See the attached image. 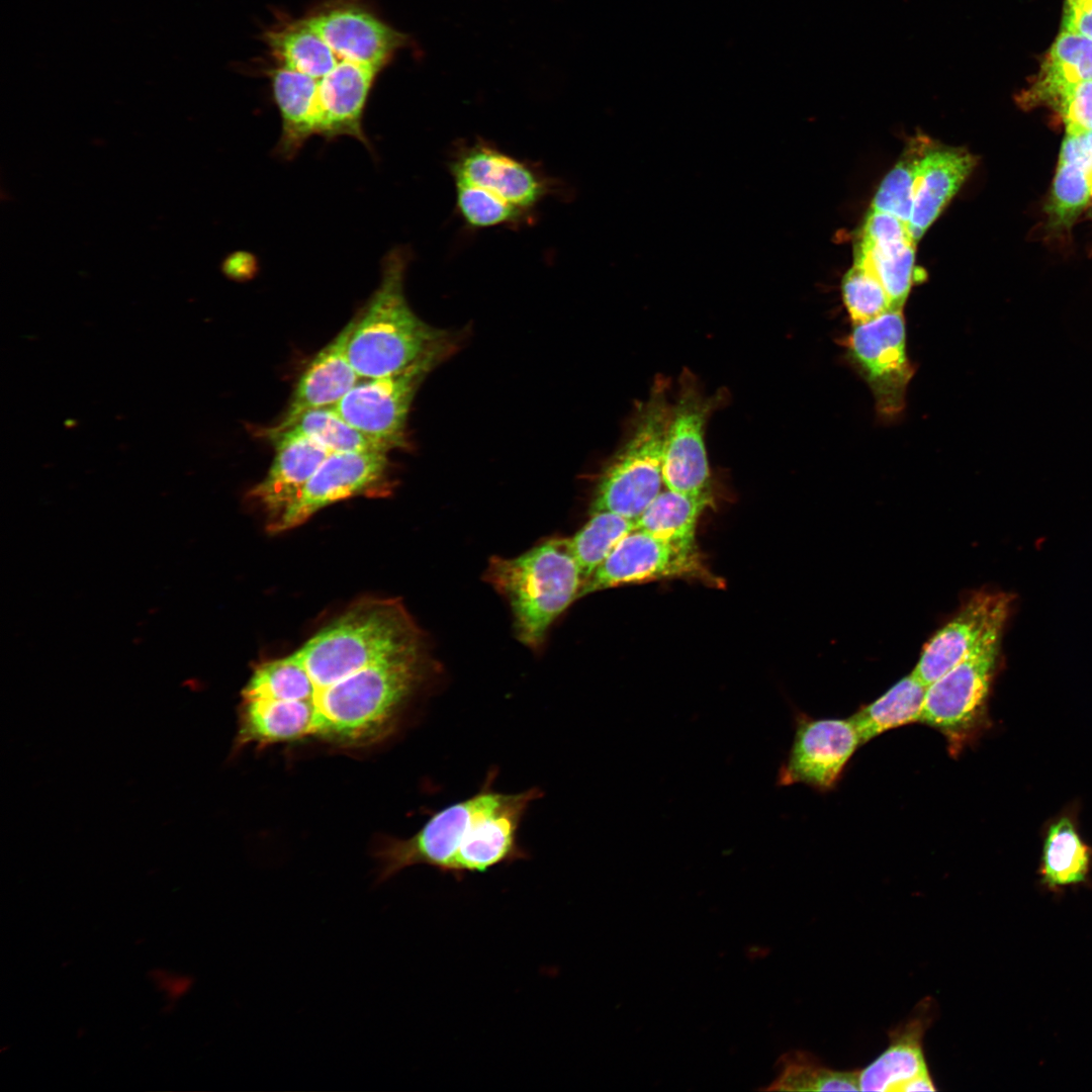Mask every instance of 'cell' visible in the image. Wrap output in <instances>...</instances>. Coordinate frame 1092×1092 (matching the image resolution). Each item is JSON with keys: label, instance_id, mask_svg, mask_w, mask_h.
Returning a JSON list of instances; mask_svg holds the SVG:
<instances>
[{"label": "cell", "instance_id": "1", "mask_svg": "<svg viewBox=\"0 0 1092 1092\" xmlns=\"http://www.w3.org/2000/svg\"><path fill=\"white\" fill-rule=\"evenodd\" d=\"M429 671L425 647L368 665L316 692L303 704L263 701L274 743L316 739L357 748L388 736Z\"/></svg>", "mask_w": 1092, "mask_h": 1092}, {"label": "cell", "instance_id": "2", "mask_svg": "<svg viewBox=\"0 0 1092 1092\" xmlns=\"http://www.w3.org/2000/svg\"><path fill=\"white\" fill-rule=\"evenodd\" d=\"M539 797L537 788L505 794L484 786L437 812L412 837L387 842L377 854L378 883L411 866L462 875L525 857L518 831L529 805Z\"/></svg>", "mask_w": 1092, "mask_h": 1092}, {"label": "cell", "instance_id": "3", "mask_svg": "<svg viewBox=\"0 0 1092 1092\" xmlns=\"http://www.w3.org/2000/svg\"><path fill=\"white\" fill-rule=\"evenodd\" d=\"M424 647L419 628L396 599H365L310 638L296 656L316 692L380 660ZM286 704V703H284Z\"/></svg>", "mask_w": 1092, "mask_h": 1092}, {"label": "cell", "instance_id": "4", "mask_svg": "<svg viewBox=\"0 0 1092 1092\" xmlns=\"http://www.w3.org/2000/svg\"><path fill=\"white\" fill-rule=\"evenodd\" d=\"M406 251H390L382 263L381 281L361 314L348 344V357L360 378L399 372L436 352L449 351L446 332L423 322L404 295Z\"/></svg>", "mask_w": 1092, "mask_h": 1092}, {"label": "cell", "instance_id": "5", "mask_svg": "<svg viewBox=\"0 0 1092 1092\" xmlns=\"http://www.w3.org/2000/svg\"><path fill=\"white\" fill-rule=\"evenodd\" d=\"M485 579L509 602L518 639L538 648L568 606L579 599L584 578L568 538H551L514 557H492Z\"/></svg>", "mask_w": 1092, "mask_h": 1092}, {"label": "cell", "instance_id": "6", "mask_svg": "<svg viewBox=\"0 0 1092 1092\" xmlns=\"http://www.w3.org/2000/svg\"><path fill=\"white\" fill-rule=\"evenodd\" d=\"M664 376L639 401L629 438L605 468L590 513L612 512L637 520L661 491L662 466L671 404Z\"/></svg>", "mask_w": 1092, "mask_h": 1092}, {"label": "cell", "instance_id": "7", "mask_svg": "<svg viewBox=\"0 0 1092 1092\" xmlns=\"http://www.w3.org/2000/svg\"><path fill=\"white\" fill-rule=\"evenodd\" d=\"M1003 631L1004 627L991 630L966 657L926 688L920 722L945 737L953 756L986 721Z\"/></svg>", "mask_w": 1092, "mask_h": 1092}, {"label": "cell", "instance_id": "8", "mask_svg": "<svg viewBox=\"0 0 1092 1092\" xmlns=\"http://www.w3.org/2000/svg\"><path fill=\"white\" fill-rule=\"evenodd\" d=\"M844 346L849 364L874 396L877 414L885 420L896 418L905 407L906 390L914 375L907 355L903 309H890L853 325Z\"/></svg>", "mask_w": 1092, "mask_h": 1092}, {"label": "cell", "instance_id": "9", "mask_svg": "<svg viewBox=\"0 0 1092 1092\" xmlns=\"http://www.w3.org/2000/svg\"><path fill=\"white\" fill-rule=\"evenodd\" d=\"M727 392L707 394L696 375L685 369L666 433L662 480L667 489L700 495L710 491L705 428L713 413L726 402Z\"/></svg>", "mask_w": 1092, "mask_h": 1092}, {"label": "cell", "instance_id": "10", "mask_svg": "<svg viewBox=\"0 0 1092 1092\" xmlns=\"http://www.w3.org/2000/svg\"><path fill=\"white\" fill-rule=\"evenodd\" d=\"M448 351H440L389 375L358 382L335 411L352 427L387 450L405 445V425L415 394Z\"/></svg>", "mask_w": 1092, "mask_h": 1092}, {"label": "cell", "instance_id": "11", "mask_svg": "<svg viewBox=\"0 0 1092 1092\" xmlns=\"http://www.w3.org/2000/svg\"><path fill=\"white\" fill-rule=\"evenodd\" d=\"M388 474L385 451L333 452L305 483L294 502L269 524L272 532L292 529L321 509L367 493H380Z\"/></svg>", "mask_w": 1092, "mask_h": 1092}, {"label": "cell", "instance_id": "12", "mask_svg": "<svg viewBox=\"0 0 1092 1092\" xmlns=\"http://www.w3.org/2000/svg\"><path fill=\"white\" fill-rule=\"evenodd\" d=\"M795 735L778 772V786L804 784L820 792L831 790L860 745L850 719L795 718Z\"/></svg>", "mask_w": 1092, "mask_h": 1092}, {"label": "cell", "instance_id": "13", "mask_svg": "<svg viewBox=\"0 0 1092 1092\" xmlns=\"http://www.w3.org/2000/svg\"><path fill=\"white\" fill-rule=\"evenodd\" d=\"M937 1014V1002L926 996L905 1020L889 1029L888 1046L858 1070L859 1091H936L924 1056L923 1038Z\"/></svg>", "mask_w": 1092, "mask_h": 1092}, {"label": "cell", "instance_id": "14", "mask_svg": "<svg viewBox=\"0 0 1092 1092\" xmlns=\"http://www.w3.org/2000/svg\"><path fill=\"white\" fill-rule=\"evenodd\" d=\"M703 574L697 548L680 547L636 529L584 582L579 598L621 584Z\"/></svg>", "mask_w": 1092, "mask_h": 1092}, {"label": "cell", "instance_id": "15", "mask_svg": "<svg viewBox=\"0 0 1092 1092\" xmlns=\"http://www.w3.org/2000/svg\"><path fill=\"white\" fill-rule=\"evenodd\" d=\"M1013 598L1003 592H977L924 645L912 671L924 685L936 680L966 657L994 628L1005 627Z\"/></svg>", "mask_w": 1092, "mask_h": 1092}, {"label": "cell", "instance_id": "16", "mask_svg": "<svg viewBox=\"0 0 1092 1092\" xmlns=\"http://www.w3.org/2000/svg\"><path fill=\"white\" fill-rule=\"evenodd\" d=\"M450 171L455 185L480 188L525 215L548 192L545 179L530 165L484 143L462 148Z\"/></svg>", "mask_w": 1092, "mask_h": 1092}, {"label": "cell", "instance_id": "17", "mask_svg": "<svg viewBox=\"0 0 1092 1092\" xmlns=\"http://www.w3.org/2000/svg\"><path fill=\"white\" fill-rule=\"evenodd\" d=\"M304 21L341 58L382 70L407 35L354 3L326 7Z\"/></svg>", "mask_w": 1092, "mask_h": 1092}, {"label": "cell", "instance_id": "18", "mask_svg": "<svg viewBox=\"0 0 1092 1092\" xmlns=\"http://www.w3.org/2000/svg\"><path fill=\"white\" fill-rule=\"evenodd\" d=\"M380 71L342 58L333 71L317 79V135L328 140L348 135L370 148L362 122Z\"/></svg>", "mask_w": 1092, "mask_h": 1092}, {"label": "cell", "instance_id": "19", "mask_svg": "<svg viewBox=\"0 0 1092 1092\" xmlns=\"http://www.w3.org/2000/svg\"><path fill=\"white\" fill-rule=\"evenodd\" d=\"M355 325L356 317L315 355L298 379L283 418L265 435L286 430L307 411L336 405L358 383L360 376L348 357Z\"/></svg>", "mask_w": 1092, "mask_h": 1092}, {"label": "cell", "instance_id": "20", "mask_svg": "<svg viewBox=\"0 0 1092 1092\" xmlns=\"http://www.w3.org/2000/svg\"><path fill=\"white\" fill-rule=\"evenodd\" d=\"M275 447L267 475L249 496L277 520L332 453L320 443L291 431L266 435ZM272 521V522H273Z\"/></svg>", "mask_w": 1092, "mask_h": 1092}, {"label": "cell", "instance_id": "21", "mask_svg": "<svg viewBox=\"0 0 1092 1092\" xmlns=\"http://www.w3.org/2000/svg\"><path fill=\"white\" fill-rule=\"evenodd\" d=\"M976 163V157L962 148L930 146L926 151L918 166L908 223L915 243L954 196Z\"/></svg>", "mask_w": 1092, "mask_h": 1092}, {"label": "cell", "instance_id": "22", "mask_svg": "<svg viewBox=\"0 0 1092 1092\" xmlns=\"http://www.w3.org/2000/svg\"><path fill=\"white\" fill-rule=\"evenodd\" d=\"M271 84L282 121L276 154L290 160L317 134V79L280 67L271 72Z\"/></svg>", "mask_w": 1092, "mask_h": 1092}, {"label": "cell", "instance_id": "23", "mask_svg": "<svg viewBox=\"0 0 1092 1092\" xmlns=\"http://www.w3.org/2000/svg\"><path fill=\"white\" fill-rule=\"evenodd\" d=\"M1092 80V38L1061 30L1022 99L1026 105H1051L1075 85Z\"/></svg>", "mask_w": 1092, "mask_h": 1092}, {"label": "cell", "instance_id": "24", "mask_svg": "<svg viewBox=\"0 0 1092 1092\" xmlns=\"http://www.w3.org/2000/svg\"><path fill=\"white\" fill-rule=\"evenodd\" d=\"M711 500V491L690 495L666 488L636 520L637 529L680 547L696 548L697 523Z\"/></svg>", "mask_w": 1092, "mask_h": 1092}, {"label": "cell", "instance_id": "25", "mask_svg": "<svg viewBox=\"0 0 1092 1092\" xmlns=\"http://www.w3.org/2000/svg\"><path fill=\"white\" fill-rule=\"evenodd\" d=\"M926 688L911 672L879 699L863 706L851 717L860 743L864 744L888 730L920 721Z\"/></svg>", "mask_w": 1092, "mask_h": 1092}, {"label": "cell", "instance_id": "26", "mask_svg": "<svg viewBox=\"0 0 1092 1092\" xmlns=\"http://www.w3.org/2000/svg\"><path fill=\"white\" fill-rule=\"evenodd\" d=\"M1091 849L1081 839L1074 823L1062 817L1046 831L1040 864L1041 883L1052 890L1086 881L1091 863Z\"/></svg>", "mask_w": 1092, "mask_h": 1092}, {"label": "cell", "instance_id": "27", "mask_svg": "<svg viewBox=\"0 0 1092 1092\" xmlns=\"http://www.w3.org/2000/svg\"><path fill=\"white\" fill-rule=\"evenodd\" d=\"M265 39L282 67L316 79L328 75L342 59L304 19L268 31Z\"/></svg>", "mask_w": 1092, "mask_h": 1092}, {"label": "cell", "instance_id": "28", "mask_svg": "<svg viewBox=\"0 0 1092 1092\" xmlns=\"http://www.w3.org/2000/svg\"><path fill=\"white\" fill-rule=\"evenodd\" d=\"M778 1075L764 1091H859L858 1070H835L806 1051H790L776 1063Z\"/></svg>", "mask_w": 1092, "mask_h": 1092}, {"label": "cell", "instance_id": "29", "mask_svg": "<svg viewBox=\"0 0 1092 1092\" xmlns=\"http://www.w3.org/2000/svg\"><path fill=\"white\" fill-rule=\"evenodd\" d=\"M915 242L857 244L854 262L871 269L884 286L891 309H903L914 281Z\"/></svg>", "mask_w": 1092, "mask_h": 1092}, {"label": "cell", "instance_id": "30", "mask_svg": "<svg viewBox=\"0 0 1092 1092\" xmlns=\"http://www.w3.org/2000/svg\"><path fill=\"white\" fill-rule=\"evenodd\" d=\"M636 529L635 520L616 513L592 514L588 522L574 536L568 538L570 549L584 582L604 563L616 546Z\"/></svg>", "mask_w": 1092, "mask_h": 1092}, {"label": "cell", "instance_id": "31", "mask_svg": "<svg viewBox=\"0 0 1092 1092\" xmlns=\"http://www.w3.org/2000/svg\"><path fill=\"white\" fill-rule=\"evenodd\" d=\"M1092 198V180L1079 166L1059 161L1049 199L1045 226L1054 235L1072 228Z\"/></svg>", "mask_w": 1092, "mask_h": 1092}, {"label": "cell", "instance_id": "32", "mask_svg": "<svg viewBox=\"0 0 1092 1092\" xmlns=\"http://www.w3.org/2000/svg\"><path fill=\"white\" fill-rule=\"evenodd\" d=\"M284 431L301 434L320 443L332 453L389 451L348 424L334 406L307 411Z\"/></svg>", "mask_w": 1092, "mask_h": 1092}, {"label": "cell", "instance_id": "33", "mask_svg": "<svg viewBox=\"0 0 1092 1092\" xmlns=\"http://www.w3.org/2000/svg\"><path fill=\"white\" fill-rule=\"evenodd\" d=\"M929 148L930 145L923 142L913 145L882 181L873 199L872 208L891 213L909 223L918 166Z\"/></svg>", "mask_w": 1092, "mask_h": 1092}, {"label": "cell", "instance_id": "34", "mask_svg": "<svg viewBox=\"0 0 1092 1092\" xmlns=\"http://www.w3.org/2000/svg\"><path fill=\"white\" fill-rule=\"evenodd\" d=\"M844 305L852 325L870 322L891 309L890 298L874 272L854 262L841 282Z\"/></svg>", "mask_w": 1092, "mask_h": 1092}, {"label": "cell", "instance_id": "35", "mask_svg": "<svg viewBox=\"0 0 1092 1092\" xmlns=\"http://www.w3.org/2000/svg\"><path fill=\"white\" fill-rule=\"evenodd\" d=\"M455 188L457 210L470 228L499 226L525 217L518 209L480 188L469 185H455Z\"/></svg>", "mask_w": 1092, "mask_h": 1092}, {"label": "cell", "instance_id": "36", "mask_svg": "<svg viewBox=\"0 0 1092 1092\" xmlns=\"http://www.w3.org/2000/svg\"><path fill=\"white\" fill-rule=\"evenodd\" d=\"M1055 109L1061 115L1067 134H1084L1092 130V80L1075 85L1067 91Z\"/></svg>", "mask_w": 1092, "mask_h": 1092}, {"label": "cell", "instance_id": "37", "mask_svg": "<svg viewBox=\"0 0 1092 1092\" xmlns=\"http://www.w3.org/2000/svg\"><path fill=\"white\" fill-rule=\"evenodd\" d=\"M905 240H913L907 222L891 213L871 208L857 244L874 245Z\"/></svg>", "mask_w": 1092, "mask_h": 1092}, {"label": "cell", "instance_id": "38", "mask_svg": "<svg viewBox=\"0 0 1092 1092\" xmlns=\"http://www.w3.org/2000/svg\"><path fill=\"white\" fill-rule=\"evenodd\" d=\"M1061 30L1092 38V0H1066Z\"/></svg>", "mask_w": 1092, "mask_h": 1092}, {"label": "cell", "instance_id": "39", "mask_svg": "<svg viewBox=\"0 0 1092 1092\" xmlns=\"http://www.w3.org/2000/svg\"><path fill=\"white\" fill-rule=\"evenodd\" d=\"M1059 161L1079 166L1092 180V153L1084 134H1066L1061 147Z\"/></svg>", "mask_w": 1092, "mask_h": 1092}, {"label": "cell", "instance_id": "40", "mask_svg": "<svg viewBox=\"0 0 1092 1092\" xmlns=\"http://www.w3.org/2000/svg\"><path fill=\"white\" fill-rule=\"evenodd\" d=\"M160 990L176 1000L185 995L192 987L193 980L187 976L174 975L165 971H153L151 977Z\"/></svg>", "mask_w": 1092, "mask_h": 1092}, {"label": "cell", "instance_id": "41", "mask_svg": "<svg viewBox=\"0 0 1092 1092\" xmlns=\"http://www.w3.org/2000/svg\"><path fill=\"white\" fill-rule=\"evenodd\" d=\"M256 260L247 252H235L222 262L221 269L225 276L234 280H245L256 270Z\"/></svg>", "mask_w": 1092, "mask_h": 1092}, {"label": "cell", "instance_id": "42", "mask_svg": "<svg viewBox=\"0 0 1092 1092\" xmlns=\"http://www.w3.org/2000/svg\"><path fill=\"white\" fill-rule=\"evenodd\" d=\"M1084 135H1085L1086 143H1087V145H1088V147H1089V149H1090V151L1092 153V130L1089 131V132L1084 133Z\"/></svg>", "mask_w": 1092, "mask_h": 1092}]
</instances>
